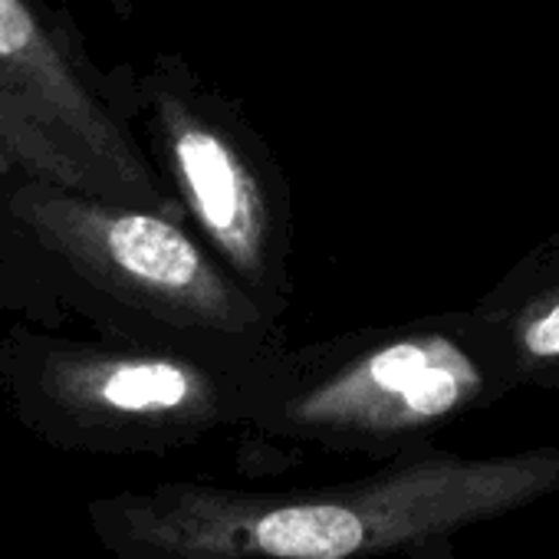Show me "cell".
Masks as SVG:
<instances>
[{
	"label": "cell",
	"instance_id": "obj_1",
	"mask_svg": "<svg viewBox=\"0 0 559 559\" xmlns=\"http://www.w3.org/2000/svg\"><path fill=\"white\" fill-rule=\"evenodd\" d=\"M0 317L227 366L284 353L273 317L188 221L0 165Z\"/></svg>",
	"mask_w": 559,
	"mask_h": 559
},
{
	"label": "cell",
	"instance_id": "obj_2",
	"mask_svg": "<svg viewBox=\"0 0 559 559\" xmlns=\"http://www.w3.org/2000/svg\"><path fill=\"white\" fill-rule=\"evenodd\" d=\"M559 493V448L461 457L415 451L382 471L294 490L165 480L93 497L112 559H372L448 546L474 523Z\"/></svg>",
	"mask_w": 559,
	"mask_h": 559
},
{
	"label": "cell",
	"instance_id": "obj_3",
	"mask_svg": "<svg viewBox=\"0 0 559 559\" xmlns=\"http://www.w3.org/2000/svg\"><path fill=\"white\" fill-rule=\"evenodd\" d=\"M513 392L500 343L471 304L287 346L240 435L395 461Z\"/></svg>",
	"mask_w": 559,
	"mask_h": 559
},
{
	"label": "cell",
	"instance_id": "obj_4",
	"mask_svg": "<svg viewBox=\"0 0 559 559\" xmlns=\"http://www.w3.org/2000/svg\"><path fill=\"white\" fill-rule=\"evenodd\" d=\"M276 359L227 366L11 323L0 333V395L14 421L53 451L168 454L243 431Z\"/></svg>",
	"mask_w": 559,
	"mask_h": 559
},
{
	"label": "cell",
	"instance_id": "obj_5",
	"mask_svg": "<svg viewBox=\"0 0 559 559\" xmlns=\"http://www.w3.org/2000/svg\"><path fill=\"white\" fill-rule=\"evenodd\" d=\"M0 165L185 221L139 129V70L103 67L50 0H0Z\"/></svg>",
	"mask_w": 559,
	"mask_h": 559
},
{
	"label": "cell",
	"instance_id": "obj_6",
	"mask_svg": "<svg viewBox=\"0 0 559 559\" xmlns=\"http://www.w3.org/2000/svg\"><path fill=\"white\" fill-rule=\"evenodd\" d=\"M139 129L191 230L280 320L294 307V191L270 142L181 53L139 70Z\"/></svg>",
	"mask_w": 559,
	"mask_h": 559
},
{
	"label": "cell",
	"instance_id": "obj_7",
	"mask_svg": "<svg viewBox=\"0 0 559 559\" xmlns=\"http://www.w3.org/2000/svg\"><path fill=\"white\" fill-rule=\"evenodd\" d=\"M474 307L516 389H559V234L516 257Z\"/></svg>",
	"mask_w": 559,
	"mask_h": 559
}]
</instances>
